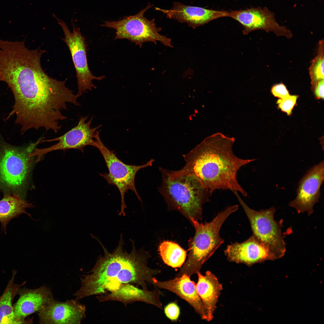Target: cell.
Masks as SVG:
<instances>
[{"label":"cell","mask_w":324,"mask_h":324,"mask_svg":"<svg viewBox=\"0 0 324 324\" xmlns=\"http://www.w3.org/2000/svg\"><path fill=\"white\" fill-rule=\"evenodd\" d=\"M233 138L217 133L206 138L194 148L183 157L184 166L177 174L195 176L211 195L216 190L229 189L246 196V192L239 184L236 175L242 166L256 159H243L233 153Z\"/></svg>","instance_id":"3957f363"},{"label":"cell","mask_w":324,"mask_h":324,"mask_svg":"<svg viewBox=\"0 0 324 324\" xmlns=\"http://www.w3.org/2000/svg\"><path fill=\"white\" fill-rule=\"evenodd\" d=\"M54 15L64 32V37L62 39L67 45L71 54L76 72L78 89L77 94L81 96L87 90H91L92 87L96 88L92 84L93 80H101L105 78V76L104 75L96 76L91 72L88 64L85 38L80 29L72 23L73 32H71L64 22Z\"/></svg>","instance_id":"30bf717a"},{"label":"cell","mask_w":324,"mask_h":324,"mask_svg":"<svg viewBox=\"0 0 324 324\" xmlns=\"http://www.w3.org/2000/svg\"><path fill=\"white\" fill-rule=\"evenodd\" d=\"M324 59L323 52L313 60L310 67V74L313 83L324 79Z\"/></svg>","instance_id":"cb8c5ba5"},{"label":"cell","mask_w":324,"mask_h":324,"mask_svg":"<svg viewBox=\"0 0 324 324\" xmlns=\"http://www.w3.org/2000/svg\"><path fill=\"white\" fill-rule=\"evenodd\" d=\"M198 280L196 284L197 292L201 299L207 314V322L213 319L217 304L223 290V286L217 276L210 271L205 275L197 273Z\"/></svg>","instance_id":"ffe728a7"},{"label":"cell","mask_w":324,"mask_h":324,"mask_svg":"<svg viewBox=\"0 0 324 324\" xmlns=\"http://www.w3.org/2000/svg\"><path fill=\"white\" fill-rule=\"evenodd\" d=\"M44 51L28 50L9 58L2 69L0 79L12 92L13 109L8 118L16 115V123L21 129L53 128L66 117L62 112L67 103L77 106L80 96L66 85L67 80L59 81L48 75L43 70L40 59Z\"/></svg>","instance_id":"6da1fadb"},{"label":"cell","mask_w":324,"mask_h":324,"mask_svg":"<svg viewBox=\"0 0 324 324\" xmlns=\"http://www.w3.org/2000/svg\"><path fill=\"white\" fill-rule=\"evenodd\" d=\"M0 298V324H19L14 311L12 302L21 285L14 283L15 271Z\"/></svg>","instance_id":"7402d4cb"},{"label":"cell","mask_w":324,"mask_h":324,"mask_svg":"<svg viewBox=\"0 0 324 324\" xmlns=\"http://www.w3.org/2000/svg\"><path fill=\"white\" fill-rule=\"evenodd\" d=\"M228 17L239 22L243 26V33L247 34L257 29L284 31L286 30L276 21L274 14L267 7H252L229 11Z\"/></svg>","instance_id":"e0dca14e"},{"label":"cell","mask_w":324,"mask_h":324,"mask_svg":"<svg viewBox=\"0 0 324 324\" xmlns=\"http://www.w3.org/2000/svg\"><path fill=\"white\" fill-rule=\"evenodd\" d=\"M324 79L320 80L315 84L314 93L316 96L319 99L324 98Z\"/></svg>","instance_id":"83f0119b"},{"label":"cell","mask_w":324,"mask_h":324,"mask_svg":"<svg viewBox=\"0 0 324 324\" xmlns=\"http://www.w3.org/2000/svg\"><path fill=\"white\" fill-rule=\"evenodd\" d=\"M190 277L184 274L174 279L166 281L153 279L154 288L167 290L187 302L202 320L207 321L206 312L196 289V284Z\"/></svg>","instance_id":"ac0fdd59"},{"label":"cell","mask_w":324,"mask_h":324,"mask_svg":"<svg viewBox=\"0 0 324 324\" xmlns=\"http://www.w3.org/2000/svg\"><path fill=\"white\" fill-rule=\"evenodd\" d=\"M94 237L101 246L104 256L100 255L93 267L81 277L80 287L74 295L75 300L111 292L124 284H135L145 290H148V285L154 286L153 279L161 271L148 266L150 256L148 252L141 248L136 250L134 241L131 240L132 250L130 253L127 252L123 249L122 234L117 246L110 253Z\"/></svg>","instance_id":"7a4b0ae2"},{"label":"cell","mask_w":324,"mask_h":324,"mask_svg":"<svg viewBox=\"0 0 324 324\" xmlns=\"http://www.w3.org/2000/svg\"><path fill=\"white\" fill-rule=\"evenodd\" d=\"M233 192L249 220L253 234L267 246L278 259L283 257L286 251V243L282 235L281 224L274 218L276 209L254 210L246 204L237 191Z\"/></svg>","instance_id":"9c48e42d"},{"label":"cell","mask_w":324,"mask_h":324,"mask_svg":"<svg viewBox=\"0 0 324 324\" xmlns=\"http://www.w3.org/2000/svg\"><path fill=\"white\" fill-rule=\"evenodd\" d=\"M298 98L297 95H289L283 98L279 99L277 104L281 110L289 115L292 113Z\"/></svg>","instance_id":"d4e9b609"},{"label":"cell","mask_w":324,"mask_h":324,"mask_svg":"<svg viewBox=\"0 0 324 324\" xmlns=\"http://www.w3.org/2000/svg\"><path fill=\"white\" fill-rule=\"evenodd\" d=\"M17 294L19 298L13 308L19 324L33 323L32 319L26 320V317L38 313L54 299L50 288L46 286L34 289L19 288Z\"/></svg>","instance_id":"9a60e30c"},{"label":"cell","mask_w":324,"mask_h":324,"mask_svg":"<svg viewBox=\"0 0 324 324\" xmlns=\"http://www.w3.org/2000/svg\"><path fill=\"white\" fill-rule=\"evenodd\" d=\"M161 294L158 288L148 291L140 289L132 284H126L121 285L116 290L98 295L96 298L99 302L117 301L125 305L135 302H141L162 309V304L160 299Z\"/></svg>","instance_id":"d6986e66"},{"label":"cell","mask_w":324,"mask_h":324,"mask_svg":"<svg viewBox=\"0 0 324 324\" xmlns=\"http://www.w3.org/2000/svg\"><path fill=\"white\" fill-rule=\"evenodd\" d=\"M158 251L164 263L173 268L183 265L187 256V252L178 244L173 242L164 241L158 246Z\"/></svg>","instance_id":"603a6c76"},{"label":"cell","mask_w":324,"mask_h":324,"mask_svg":"<svg viewBox=\"0 0 324 324\" xmlns=\"http://www.w3.org/2000/svg\"><path fill=\"white\" fill-rule=\"evenodd\" d=\"M152 6L149 4L135 15L125 16L117 21H106L101 26L115 29V39H127L140 46L144 42L156 44L159 41L171 47V39L160 34L161 28L156 27L154 19L149 20L144 16L146 12Z\"/></svg>","instance_id":"ba28073f"},{"label":"cell","mask_w":324,"mask_h":324,"mask_svg":"<svg viewBox=\"0 0 324 324\" xmlns=\"http://www.w3.org/2000/svg\"><path fill=\"white\" fill-rule=\"evenodd\" d=\"M324 162L322 161L308 170L299 183L296 199L289 206L296 209L298 214L313 212L314 205L320 196V188L324 180Z\"/></svg>","instance_id":"7c38bea8"},{"label":"cell","mask_w":324,"mask_h":324,"mask_svg":"<svg viewBox=\"0 0 324 324\" xmlns=\"http://www.w3.org/2000/svg\"><path fill=\"white\" fill-rule=\"evenodd\" d=\"M271 92L275 97L279 98H282L289 95V94L285 86L282 83L276 84L272 87Z\"/></svg>","instance_id":"4316f807"},{"label":"cell","mask_w":324,"mask_h":324,"mask_svg":"<svg viewBox=\"0 0 324 324\" xmlns=\"http://www.w3.org/2000/svg\"><path fill=\"white\" fill-rule=\"evenodd\" d=\"M86 307L78 300L53 299L38 313L40 324H80L86 316Z\"/></svg>","instance_id":"5bb4252c"},{"label":"cell","mask_w":324,"mask_h":324,"mask_svg":"<svg viewBox=\"0 0 324 324\" xmlns=\"http://www.w3.org/2000/svg\"><path fill=\"white\" fill-rule=\"evenodd\" d=\"M33 206L19 196L7 195L0 200V222L2 228L6 231V226L10 220L22 214L30 216L26 209Z\"/></svg>","instance_id":"44dd1931"},{"label":"cell","mask_w":324,"mask_h":324,"mask_svg":"<svg viewBox=\"0 0 324 324\" xmlns=\"http://www.w3.org/2000/svg\"><path fill=\"white\" fill-rule=\"evenodd\" d=\"M88 118V116L81 117L76 126L60 136L50 140H41L40 143L57 141L58 142L50 147L35 149L30 154V156L33 157L37 156L36 162H38L43 156L52 151L74 149L80 150L83 152L84 147L86 146L94 147V135L97 130L102 125L91 128V124L93 118L86 122Z\"/></svg>","instance_id":"8fae6325"},{"label":"cell","mask_w":324,"mask_h":324,"mask_svg":"<svg viewBox=\"0 0 324 324\" xmlns=\"http://www.w3.org/2000/svg\"><path fill=\"white\" fill-rule=\"evenodd\" d=\"M38 141L24 148L6 143L0 134V184L13 190L26 185L33 164L30 156Z\"/></svg>","instance_id":"8992f818"},{"label":"cell","mask_w":324,"mask_h":324,"mask_svg":"<svg viewBox=\"0 0 324 324\" xmlns=\"http://www.w3.org/2000/svg\"><path fill=\"white\" fill-rule=\"evenodd\" d=\"M238 208L237 205L229 207L218 214L212 220L204 224L190 218L195 233L188 241L189 253L187 259L176 277L184 274L190 277L200 272L203 264L224 243V240L219 234L221 227L227 218Z\"/></svg>","instance_id":"5b68a950"},{"label":"cell","mask_w":324,"mask_h":324,"mask_svg":"<svg viewBox=\"0 0 324 324\" xmlns=\"http://www.w3.org/2000/svg\"><path fill=\"white\" fill-rule=\"evenodd\" d=\"M155 10L162 12L169 18L181 22H186L194 28L207 24L218 18L228 17L229 11L217 10L203 8L186 5L175 2L170 10L155 7Z\"/></svg>","instance_id":"2e32d148"},{"label":"cell","mask_w":324,"mask_h":324,"mask_svg":"<svg viewBox=\"0 0 324 324\" xmlns=\"http://www.w3.org/2000/svg\"><path fill=\"white\" fill-rule=\"evenodd\" d=\"M95 146L101 153L109 170L108 173L100 174L108 183L115 185L118 188L121 196V207L119 215L125 216L124 209L126 207L124 199L125 193L131 190L141 201L135 185L136 175L140 170L152 166L154 160L151 159L145 164L141 165H127L120 160L113 152L110 150L104 144L100 137L99 132L97 131L94 136Z\"/></svg>","instance_id":"52a82bcc"},{"label":"cell","mask_w":324,"mask_h":324,"mask_svg":"<svg viewBox=\"0 0 324 324\" xmlns=\"http://www.w3.org/2000/svg\"><path fill=\"white\" fill-rule=\"evenodd\" d=\"M162 182L158 190L168 208L177 211L189 220L202 219V206L211 195L195 176L177 174L173 170L159 167Z\"/></svg>","instance_id":"277c9868"},{"label":"cell","mask_w":324,"mask_h":324,"mask_svg":"<svg viewBox=\"0 0 324 324\" xmlns=\"http://www.w3.org/2000/svg\"><path fill=\"white\" fill-rule=\"evenodd\" d=\"M164 311L166 316L172 321L178 319L180 314V308L175 302L169 303L164 308Z\"/></svg>","instance_id":"484cf974"},{"label":"cell","mask_w":324,"mask_h":324,"mask_svg":"<svg viewBox=\"0 0 324 324\" xmlns=\"http://www.w3.org/2000/svg\"><path fill=\"white\" fill-rule=\"evenodd\" d=\"M224 253L229 261L249 267L266 260L278 259L269 248L253 234L243 242L228 245Z\"/></svg>","instance_id":"4fadbf2b"}]
</instances>
